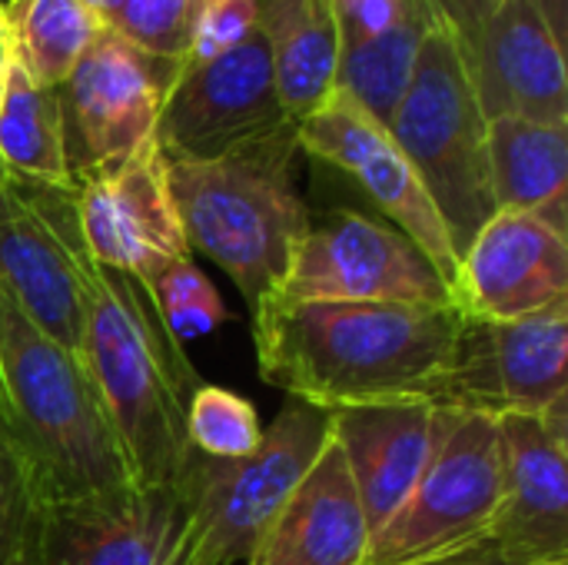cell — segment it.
<instances>
[{
	"label": "cell",
	"mask_w": 568,
	"mask_h": 565,
	"mask_svg": "<svg viewBox=\"0 0 568 565\" xmlns=\"http://www.w3.org/2000/svg\"><path fill=\"white\" fill-rule=\"evenodd\" d=\"M459 313L413 303L253 306L256 363L270 386L316 410L443 406Z\"/></svg>",
	"instance_id": "cell-1"
},
{
	"label": "cell",
	"mask_w": 568,
	"mask_h": 565,
	"mask_svg": "<svg viewBox=\"0 0 568 565\" xmlns=\"http://www.w3.org/2000/svg\"><path fill=\"white\" fill-rule=\"evenodd\" d=\"M0 423L50 506L133 490L87 363L43 336L0 290Z\"/></svg>",
	"instance_id": "cell-2"
},
{
	"label": "cell",
	"mask_w": 568,
	"mask_h": 565,
	"mask_svg": "<svg viewBox=\"0 0 568 565\" xmlns=\"http://www.w3.org/2000/svg\"><path fill=\"white\" fill-rule=\"evenodd\" d=\"M83 363L133 486L150 490L180 480L193 456L186 443V383L193 373L143 300V286L97 263H90Z\"/></svg>",
	"instance_id": "cell-3"
},
{
	"label": "cell",
	"mask_w": 568,
	"mask_h": 565,
	"mask_svg": "<svg viewBox=\"0 0 568 565\" xmlns=\"http://www.w3.org/2000/svg\"><path fill=\"white\" fill-rule=\"evenodd\" d=\"M296 127L216 160H166V186L190 253L210 256L256 306L286 273L310 233L293 180Z\"/></svg>",
	"instance_id": "cell-4"
},
{
	"label": "cell",
	"mask_w": 568,
	"mask_h": 565,
	"mask_svg": "<svg viewBox=\"0 0 568 565\" xmlns=\"http://www.w3.org/2000/svg\"><path fill=\"white\" fill-rule=\"evenodd\" d=\"M389 137L436 203L456 256L496 216L489 186V120L476 100L456 33L443 23L423 47L413 80L389 120Z\"/></svg>",
	"instance_id": "cell-5"
},
{
	"label": "cell",
	"mask_w": 568,
	"mask_h": 565,
	"mask_svg": "<svg viewBox=\"0 0 568 565\" xmlns=\"http://www.w3.org/2000/svg\"><path fill=\"white\" fill-rule=\"evenodd\" d=\"M329 440V413L290 400L243 460L190 456L186 519L166 565H246Z\"/></svg>",
	"instance_id": "cell-6"
},
{
	"label": "cell",
	"mask_w": 568,
	"mask_h": 565,
	"mask_svg": "<svg viewBox=\"0 0 568 565\" xmlns=\"http://www.w3.org/2000/svg\"><path fill=\"white\" fill-rule=\"evenodd\" d=\"M499 506V426L496 416L439 406L429 463L406 503L373 536L366 565L433 559L493 529Z\"/></svg>",
	"instance_id": "cell-7"
},
{
	"label": "cell",
	"mask_w": 568,
	"mask_h": 565,
	"mask_svg": "<svg viewBox=\"0 0 568 565\" xmlns=\"http://www.w3.org/2000/svg\"><path fill=\"white\" fill-rule=\"evenodd\" d=\"M90 263L77 223V186L7 176L0 186V290L77 360H83Z\"/></svg>",
	"instance_id": "cell-8"
},
{
	"label": "cell",
	"mask_w": 568,
	"mask_h": 565,
	"mask_svg": "<svg viewBox=\"0 0 568 565\" xmlns=\"http://www.w3.org/2000/svg\"><path fill=\"white\" fill-rule=\"evenodd\" d=\"M180 60L146 53L100 27L70 77L57 87L63 150L73 183L110 170L156 140Z\"/></svg>",
	"instance_id": "cell-9"
},
{
	"label": "cell",
	"mask_w": 568,
	"mask_h": 565,
	"mask_svg": "<svg viewBox=\"0 0 568 565\" xmlns=\"http://www.w3.org/2000/svg\"><path fill=\"white\" fill-rule=\"evenodd\" d=\"M276 303H413L453 306L436 263L393 223L339 210L296 243Z\"/></svg>",
	"instance_id": "cell-10"
},
{
	"label": "cell",
	"mask_w": 568,
	"mask_h": 565,
	"mask_svg": "<svg viewBox=\"0 0 568 565\" xmlns=\"http://www.w3.org/2000/svg\"><path fill=\"white\" fill-rule=\"evenodd\" d=\"M568 300L519 320L459 316L443 406L483 416H542L566 400Z\"/></svg>",
	"instance_id": "cell-11"
},
{
	"label": "cell",
	"mask_w": 568,
	"mask_h": 565,
	"mask_svg": "<svg viewBox=\"0 0 568 565\" xmlns=\"http://www.w3.org/2000/svg\"><path fill=\"white\" fill-rule=\"evenodd\" d=\"M293 127L256 27L233 50L180 67L156 123V147L166 160H216Z\"/></svg>",
	"instance_id": "cell-12"
},
{
	"label": "cell",
	"mask_w": 568,
	"mask_h": 565,
	"mask_svg": "<svg viewBox=\"0 0 568 565\" xmlns=\"http://www.w3.org/2000/svg\"><path fill=\"white\" fill-rule=\"evenodd\" d=\"M73 186L80 236L97 266L146 286L170 263L190 256L156 140Z\"/></svg>",
	"instance_id": "cell-13"
},
{
	"label": "cell",
	"mask_w": 568,
	"mask_h": 565,
	"mask_svg": "<svg viewBox=\"0 0 568 565\" xmlns=\"http://www.w3.org/2000/svg\"><path fill=\"white\" fill-rule=\"evenodd\" d=\"M296 137L300 150L349 173L366 190V196L393 220V226L436 263L453 290L459 256L453 250L449 230L436 203L429 200L419 173L383 123H376L356 100L333 90V97L320 110L296 123Z\"/></svg>",
	"instance_id": "cell-14"
},
{
	"label": "cell",
	"mask_w": 568,
	"mask_h": 565,
	"mask_svg": "<svg viewBox=\"0 0 568 565\" xmlns=\"http://www.w3.org/2000/svg\"><path fill=\"white\" fill-rule=\"evenodd\" d=\"M499 506L489 539L516 565L568 563L566 400L542 416H499Z\"/></svg>",
	"instance_id": "cell-15"
},
{
	"label": "cell",
	"mask_w": 568,
	"mask_h": 565,
	"mask_svg": "<svg viewBox=\"0 0 568 565\" xmlns=\"http://www.w3.org/2000/svg\"><path fill=\"white\" fill-rule=\"evenodd\" d=\"M566 296V236L532 213H496L463 250L453 280L459 316L519 320Z\"/></svg>",
	"instance_id": "cell-16"
},
{
	"label": "cell",
	"mask_w": 568,
	"mask_h": 565,
	"mask_svg": "<svg viewBox=\"0 0 568 565\" xmlns=\"http://www.w3.org/2000/svg\"><path fill=\"white\" fill-rule=\"evenodd\" d=\"M463 60L486 120L568 127L566 47L529 0H499Z\"/></svg>",
	"instance_id": "cell-17"
},
{
	"label": "cell",
	"mask_w": 568,
	"mask_h": 565,
	"mask_svg": "<svg viewBox=\"0 0 568 565\" xmlns=\"http://www.w3.org/2000/svg\"><path fill=\"white\" fill-rule=\"evenodd\" d=\"M186 519V480L47 509L43 565H166Z\"/></svg>",
	"instance_id": "cell-18"
},
{
	"label": "cell",
	"mask_w": 568,
	"mask_h": 565,
	"mask_svg": "<svg viewBox=\"0 0 568 565\" xmlns=\"http://www.w3.org/2000/svg\"><path fill=\"white\" fill-rule=\"evenodd\" d=\"M369 543L373 533L356 483L329 430L326 446L293 486L246 565H366Z\"/></svg>",
	"instance_id": "cell-19"
},
{
	"label": "cell",
	"mask_w": 568,
	"mask_h": 565,
	"mask_svg": "<svg viewBox=\"0 0 568 565\" xmlns=\"http://www.w3.org/2000/svg\"><path fill=\"white\" fill-rule=\"evenodd\" d=\"M433 403H386L329 413V430L356 483L369 533L376 536L406 503L436 443Z\"/></svg>",
	"instance_id": "cell-20"
},
{
	"label": "cell",
	"mask_w": 568,
	"mask_h": 565,
	"mask_svg": "<svg viewBox=\"0 0 568 565\" xmlns=\"http://www.w3.org/2000/svg\"><path fill=\"white\" fill-rule=\"evenodd\" d=\"M486 153L496 213H532L566 236L568 127L499 117L489 120Z\"/></svg>",
	"instance_id": "cell-21"
},
{
	"label": "cell",
	"mask_w": 568,
	"mask_h": 565,
	"mask_svg": "<svg viewBox=\"0 0 568 565\" xmlns=\"http://www.w3.org/2000/svg\"><path fill=\"white\" fill-rule=\"evenodd\" d=\"M256 7L280 103L300 123L336 90L343 47L333 0H256Z\"/></svg>",
	"instance_id": "cell-22"
},
{
	"label": "cell",
	"mask_w": 568,
	"mask_h": 565,
	"mask_svg": "<svg viewBox=\"0 0 568 565\" xmlns=\"http://www.w3.org/2000/svg\"><path fill=\"white\" fill-rule=\"evenodd\" d=\"M443 23L436 0H403L399 17L383 33L339 53L336 93L356 100L376 123L389 127L426 40Z\"/></svg>",
	"instance_id": "cell-23"
},
{
	"label": "cell",
	"mask_w": 568,
	"mask_h": 565,
	"mask_svg": "<svg viewBox=\"0 0 568 565\" xmlns=\"http://www.w3.org/2000/svg\"><path fill=\"white\" fill-rule=\"evenodd\" d=\"M0 160L10 176L73 186L57 87H43L10 57L0 87Z\"/></svg>",
	"instance_id": "cell-24"
},
{
	"label": "cell",
	"mask_w": 568,
	"mask_h": 565,
	"mask_svg": "<svg viewBox=\"0 0 568 565\" xmlns=\"http://www.w3.org/2000/svg\"><path fill=\"white\" fill-rule=\"evenodd\" d=\"M10 57L43 87H60L103 27L80 0H3Z\"/></svg>",
	"instance_id": "cell-25"
},
{
	"label": "cell",
	"mask_w": 568,
	"mask_h": 565,
	"mask_svg": "<svg viewBox=\"0 0 568 565\" xmlns=\"http://www.w3.org/2000/svg\"><path fill=\"white\" fill-rule=\"evenodd\" d=\"M50 500L0 423V565H43Z\"/></svg>",
	"instance_id": "cell-26"
},
{
	"label": "cell",
	"mask_w": 568,
	"mask_h": 565,
	"mask_svg": "<svg viewBox=\"0 0 568 565\" xmlns=\"http://www.w3.org/2000/svg\"><path fill=\"white\" fill-rule=\"evenodd\" d=\"M186 443L206 460H243L263 443L256 406L223 386H196L186 400Z\"/></svg>",
	"instance_id": "cell-27"
},
{
	"label": "cell",
	"mask_w": 568,
	"mask_h": 565,
	"mask_svg": "<svg viewBox=\"0 0 568 565\" xmlns=\"http://www.w3.org/2000/svg\"><path fill=\"white\" fill-rule=\"evenodd\" d=\"M143 293H146L153 316L176 343L206 336L230 316L216 286L206 280L203 270H196V263L190 256L176 260L163 273H156L143 286Z\"/></svg>",
	"instance_id": "cell-28"
},
{
	"label": "cell",
	"mask_w": 568,
	"mask_h": 565,
	"mask_svg": "<svg viewBox=\"0 0 568 565\" xmlns=\"http://www.w3.org/2000/svg\"><path fill=\"white\" fill-rule=\"evenodd\" d=\"M196 3L200 0H120L110 30L146 53L183 60Z\"/></svg>",
	"instance_id": "cell-29"
},
{
	"label": "cell",
	"mask_w": 568,
	"mask_h": 565,
	"mask_svg": "<svg viewBox=\"0 0 568 565\" xmlns=\"http://www.w3.org/2000/svg\"><path fill=\"white\" fill-rule=\"evenodd\" d=\"M260 27L256 0H200L180 67L213 60L243 43Z\"/></svg>",
	"instance_id": "cell-30"
},
{
	"label": "cell",
	"mask_w": 568,
	"mask_h": 565,
	"mask_svg": "<svg viewBox=\"0 0 568 565\" xmlns=\"http://www.w3.org/2000/svg\"><path fill=\"white\" fill-rule=\"evenodd\" d=\"M403 0H333V17L339 30V47H359L383 33L399 17Z\"/></svg>",
	"instance_id": "cell-31"
},
{
	"label": "cell",
	"mask_w": 568,
	"mask_h": 565,
	"mask_svg": "<svg viewBox=\"0 0 568 565\" xmlns=\"http://www.w3.org/2000/svg\"><path fill=\"white\" fill-rule=\"evenodd\" d=\"M436 3H439V10H443L446 27L456 33L459 53H466V50L476 43V37H479L486 17L496 10L499 0H436Z\"/></svg>",
	"instance_id": "cell-32"
},
{
	"label": "cell",
	"mask_w": 568,
	"mask_h": 565,
	"mask_svg": "<svg viewBox=\"0 0 568 565\" xmlns=\"http://www.w3.org/2000/svg\"><path fill=\"white\" fill-rule=\"evenodd\" d=\"M406 565H516L496 539H479V543H469L463 549H453V553H443V556H433V559H419V563Z\"/></svg>",
	"instance_id": "cell-33"
},
{
	"label": "cell",
	"mask_w": 568,
	"mask_h": 565,
	"mask_svg": "<svg viewBox=\"0 0 568 565\" xmlns=\"http://www.w3.org/2000/svg\"><path fill=\"white\" fill-rule=\"evenodd\" d=\"M536 10H539V17L549 23V30H552V37L566 47L568 40V0H529Z\"/></svg>",
	"instance_id": "cell-34"
},
{
	"label": "cell",
	"mask_w": 568,
	"mask_h": 565,
	"mask_svg": "<svg viewBox=\"0 0 568 565\" xmlns=\"http://www.w3.org/2000/svg\"><path fill=\"white\" fill-rule=\"evenodd\" d=\"M103 27H110L113 23V17H116V10H120V0H80Z\"/></svg>",
	"instance_id": "cell-35"
},
{
	"label": "cell",
	"mask_w": 568,
	"mask_h": 565,
	"mask_svg": "<svg viewBox=\"0 0 568 565\" xmlns=\"http://www.w3.org/2000/svg\"><path fill=\"white\" fill-rule=\"evenodd\" d=\"M7 63H10V43H7V30H3V17H0V87L7 77Z\"/></svg>",
	"instance_id": "cell-36"
},
{
	"label": "cell",
	"mask_w": 568,
	"mask_h": 565,
	"mask_svg": "<svg viewBox=\"0 0 568 565\" xmlns=\"http://www.w3.org/2000/svg\"><path fill=\"white\" fill-rule=\"evenodd\" d=\"M7 176H10V173H7V167H3V160H0V186L7 183Z\"/></svg>",
	"instance_id": "cell-37"
},
{
	"label": "cell",
	"mask_w": 568,
	"mask_h": 565,
	"mask_svg": "<svg viewBox=\"0 0 568 565\" xmlns=\"http://www.w3.org/2000/svg\"><path fill=\"white\" fill-rule=\"evenodd\" d=\"M539 565H568V563H539Z\"/></svg>",
	"instance_id": "cell-38"
},
{
	"label": "cell",
	"mask_w": 568,
	"mask_h": 565,
	"mask_svg": "<svg viewBox=\"0 0 568 565\" xmlns=\"http://www.w3.org/2000/svg\"><path fill=\"white\" fill-rule=\"evenodd\" d=\"M0 3H3V0H0Z\"/></svg>",
	"instance_id": "cell-39"
}]
</instances>
